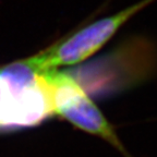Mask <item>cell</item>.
<instances>
[{"label":"cell","mask_w":157,"mask_h":157,"mask_svg":"<svg viewBox=\"0 0 157 157\" xmlns=\"http://www.w3.org/2000/svg\"><path fill=\"white\" fill-rule=\"evenodd\" d=\"M156 71V45L135 37L68 73L88 96L104 98L140 85Z\"/></svg>","instance_id":"1"},{"label":"cell","mask_w":157,"mask_h":157,"mask_svg":"<svg viewBox=\"0 0 157 157\" xmlns=\"http://www.w3.org/2000/svg\"><path fill=\"white\" fill-rule=\"evenodd\" d=\"M54 115L43 71L26 60L0 69V133L40 124Z\"/></svg>","instance_id":"2"},{"label":"cell","mask_w":157,"mask_h":157,"mask_svg":"<svg viewBox=\"0 0 157 157\" xmlns=\"http://www.w3.org/2000/svg\"><path fill=\"white\" fill-rule=\"evenodd\" d=\"M155 1L141 0L109 17L96 20L73 34L52 45L40 54L27 59L38 71L56 69L57 67L73 66L93 56L133 15Z\"/></svg>","instance_id":"3"},{"label":"cell","mask_w":157,"mask_h":157,"mask_svg":"<svg viewBox=\"0 0 157 157\" xmlns=\"http://www.w3.org/2000/svg\"><path fill=\"white\" fill-rule=\"evenodd\" d=\"M43 73L48 84L54 113L61 116L80 130L106 141L125 157H130L110 122L68 71L52 69Z\"/></svg>","instance_id":"4"}]
</instances>
